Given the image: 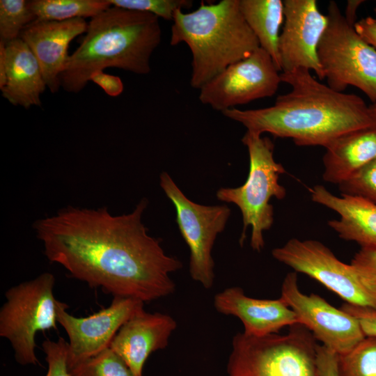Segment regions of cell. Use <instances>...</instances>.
Wrapping results in <instances>:
<instances>
[{
  "label": "cell",
  "mask_w": 376,
  "mask_h": 376,
  "mask_svg": "<svg viewBox=\"0 0 376 376\" xmlns=\"http://www.w3.org/2000/svg\"><path fill=\"white\" fill-rule=\"evenodd\" d=\"M6 84L2 96L15 106L40 107L47 85L36 56L20 38L6 45Z\"/></svg>",
  "instance_id": "d6986e66"
},
{
  "label": "cell",
  "mask_w": 376,
  "mask_h": 376,
  "mask_svg": "<svg viewBox=\"0 0 376 376\" xmlns=\"http://www.w3.org/2000/svg\"><path fill=\"white\" fill-rule=\"evenodd\" d=\"M6 84V44L0 41V89Z\"/></svg>",
  "instance_id": "836d02e7"
},
{
  "label": "cell",
  "mask_w": 376,
  "mask_h": 376,
  "mask_svg": "<svg viewBox=\"0 0 376 376\" xmlns=\"http://www.w3.org/2000/svg\"><path fill=\"white\" fill-rule=\"evenodd\" d=\"M340 194L357 196L376 203V158L338 185Z\"/></svg>",
  "instance_id": "4316f807"
},
{
  "label": "cell",
  "mask_w": 376,
  "mask_h": 376,
  "mask_svg": "<svg viewBox=\"0 0 376 376\" xmlns=\"http://www.w3.org/2000/svg\"><path fill=\"white\" fill-rule=\"evenodd\" d=\"M54 276L44 272L5 293L6 301L0 309V336L10 342L20 365L38 364L36 334L56 329L58 300L54 295Z\"/></svg>",
  "instance_id": "52a82bcc"
},
{
  "label": "cell",
  "mask_w": 376,
  "mask_h": 376,
  "mask_svg": "<svg viewBox=\"0 0 376 376\" xmlns=\"http://www.w3.org/2000/svg\"><path fill=\"white\" fill-rule=\"evenodd\" d=\"M161 39L159 17L111 6L88 23L85 36L60 76L61 87L78 93L94 72L107 68L147 75Z\"/></svg>",
  "instance_id": "3957f363"
},
{
  "label": "cell",
  "mask_w": 376,
  "mask_h": 376,
  "mask_svg": "<svg viewBox=\"0 0 376 376\" xmlns=\"http://www.w3.org/2000/svg\"><path fill=\"white\" fill-rule=\"evenodd\" d=\"M325 148L322 178L338 185L376 158V127L345 134Z\"/></svg>",
  "instance_id": "ffe728a7"
},
{
  "label": "cell",
  "mask_w": 376,
  "mask_h": 376,
  "mask_svg": "<svg viewBox=\"0 0 376 376\" xmlns=\"http://www.w3.org/2000/svg\"><path fill=\"white\" fill-rule=\"evenodd\" d=\"M327 16L318 57L327 85L338 92L357 87L376 103V49L347 22L336 1L329 3Z\"/></svg>",
  "instance_id": "ba28073f"
},
{
  "label": "cell",
  "mask_w": 376,
  "mask_h": 376,
  "mask_svg": "<svg viewBox=\"0 0 376 376\" xmlns=\"http://www.w3.org/2000/svg\"><path fill=\"white\" fill-rule=\"evenodd\" d=\"M143 198L132 212L113 215L105 207L68 206L36 221L33 228L49 262L113 297L149 302L174 292L171 274L182 267L161 240L148 234Z\"/></svg>",
  "instance_id": "6da1fadb"
},
{
  "label": "cell",
  "mask_w": 376,
  "mask_h": 376,
  "mask_svg": "<svg viewBox=\"0 0 376 376\" xmlns=\"http://www.w3.org/2000/svg\"><path fill=\"white\" fill-rule=\"evenodd\" d=\"M363 1H348L347 6L345 10V14L344 15L347 22L352 26H354L356 21V13L357 10L360 4H361Z\"/></svg>",
  "instance_id": "e575fe53"
},
{
  "label": "cell",
  "mask_w": 376,
  "mask_h": 376,
  "mask_svg": "<svg viewBox=\"0 0 376 376\" xmlns=\"http://www.w3.org/2000/svg\"><path fill=\"white\" fill-rule=\"evenodd\" d=\"M283 2L284 22L279 40L281 71L304 68L324 79L318 47L328 24L327 15L320 13L315 0Z\"/></svg>",
  "instance_id": "5bb4252c"
},
{
  "label": "cell",
  "mask_w": 376,
  "mask_h": 376,
  "mask_svg": "<svg viewBox=\"0 0 376 376\" xmlns=\"http://www.w3.org/2000/svg\"><path fill=\"white\" fill-rule=\"evenodd\" d=\"M171 29L170 44L184 42L191 53L190 84L200 89L231 64L260 47L240 8V0L201 3L190 13L178 10Z\"/></svg>",
  "instance_id": "277c9868"
},
{
  "label": "cell",
  "mask_w": 376,
  "mask_h": 376,
  "mask_svg": "<svg viewBox=\"0 0 376 376\" xmlns=\"http://www.w3.org/2000/svg\"><path fill=\"white\" fill-rule=\"evenodd\" d=\"M159 185L175 207L176 223L190 250V276L210 289L214 279L212 247L226 227L230 209L226 205H204L191 201L165 171L159 175Z\"/></svg>",
  "instance_id": "9c48e42d"
},
{
  "label": "cell",
  "mask_w": 376,
  "mask_h": 376,
  "mask_svg": "<svg viewBox=\"0 0 376 376\" xmlns=\"http://www.w3.org/2000/svg\"><path fill=\"white\" fill-rule=\"evenodd\" d=\"M290 92L279 95L268 107L221 112L247 131L289 138L299 146L326 148L338 137L358 130L376 127L373 109L354 94L338 92L299 68L281 73Z\"/></svg>",
  "instance_id": "7a4b0ae2"
},
{
  "label": "cell",
  "mask_w": 376,
  "mask_h": 376,
  "mask_svg": "<svg viewBox=\"0 0 376 376\" xmlns=\"http://www.w3.org/2000/svg\"><path fill=\"white\" fill-rule=\"evenodd\" d=\"M84 18L65 21L35 20L26 26L19 38L29 46L40 65L42 77L51 93L61 87L60 76L68 62V49L77 36L86 33Z\"/></svg>",
  "instance_id": "9a60e30c"
},
{
  "label": "cell",
  "mask_w": 376,
  "mask_h": 376,
  "mask_svg": "<svg viewBox=\"0 0 376 376\" xmlns=\"http://www.w3.org/2000/svg\"><path fill=\"white\" fill-rule=\"evenodd\" d=\"M285 334L261 337L237 333L226 366L227 376H319L318 344L301 324Z\"/></svg>",
  "instance_id": "8992f818"
},
{
  "label": "cell",
  "mask_w": 376,
  "mask_h": 376,
  "mask_svg": "<svg viewBox=\"0 0 376 376\" xmlns=\"http://www.w3.org/2000/svg\"><path fill=\"white\" fill-rule=\"evenodd\" d=\"M371 107H372V108L373 109L375 116V118H376V103H374V104H371Z\"/></svg>",
  "instance_id": "d590c367"
},
{
  "label": "cell",
  "mask_w": 376,
  "mask_h": 376,
  "mask_svg": "<svg viewBox=\"0 0 376 376\" xmlns=\"http://www.w3.org/2000/svg\"><path fill=\"white\" fill-rule=\"evenodd\" d=\"M309 191L313 202L339 214V219L327 224L340 238L361 246L376 244V203L357 196H336L320 185L310 188Z\"/></svg>",
  "instance_id": "ac0fdd59"
},
{
  "label": "cell",
  "mask_w": 376,
  "mask_h": 376,
  "mask_svg": "<svg viewBox=\"0 0 376 376\" xmlns=\"http://www.w3.org/2000/svg\"><path fill=\"white\" fill-rule=\"evenodd\" d=\"M214 306L217 312L233 315L244 326V333L256 337L278 333L282 328L299 324L294 311L280 297L261 299L248 297L240 287H230L216 294Z\"/></svg>",
  "instance_id": "e0dca14e"
},
{
  "label": "cell",
  "mask_w": 376,
  "mask_h": 376,
  "mask_svg": "<svg viewBox=\"0 0 376 376\" xmlns=\"http://www.w3.org/2000/svg\"><path fill=\"white\" fill-rule=\"evenodd\" d=\"M340 376H376V338L366 337L352 350L338 355Z\"/></svg>",
  "instance_id": "603a6c76"
},
{
  "label": "cell",
  "mask_w": 376,
  "mask_h": 376,
  "mask_svg": "<svg viewBox=\"0 0 376 376\" xmlns=\"http://www.w3.org/2000/svg\"><path fill=\"white\" fill-rule=\"evenodd\" d=\"M90 81H92L109 96L116 97L123 91V84L119 77L109 75L103 70L94 72L91 76Z\"/></svg>",
  "instance_id": "1f68e13d"
},
{
  "label": "cell",
  "mask_w": 376,
  "mask_h": 376,
  "mask_svg": "<svg viewBox=\"0 0 376 376\" xmlns=\"http://www.w3.org/2000/svg\"><path fill=\"white\" fill-rule=\"evenodd\" d=\"M375 13H376V5H375Z\"/></svg>",
  "instance_id": "8d00e7d4"
},
{
  "label": "cell",
  "mask_w": 376,
  "mask_h": 376,
  "mask_svg": "<svg viewBox=\"0 0 376 376\" xmlns=\"http://www.w3.org/2000/svg\"><path fill=\"white\" fill-rule=\"evenodd\" d=\"M176 327L177 322L171 315L143 309L120 327L109 347L136 376H143L147 359L152 352L168 345Z\"/></svg>",
  "instance_id": "2e32d148"
},
{
  "label": "cell",
  "mask_w": 376,
  "mask_h": 376,
  "mask_svg": "<svg viewBox=\"0 0 376 376\" xmlns=\"http://www.w3.org/2000/svg\"><path fill=\"white\" fill-rule=\"evenodd\" d=\"M280 297L294 311L299 324L338 355L347 353L366 338L358 320L351 314L335 308L318 295L303 293L295 272L284 278Z\"/></svg>",
  "instance_id": "7c38bea8"
},
{
  "label": "cell",
  "mask_w": 376,
  "mask_h": 376,
  "mask_svg": "<svg viewBox=\"0 0 376 376\" xmlns=\"http://www.w3.org/2000/svg\"><path fill=\"white\" fill-rule=\"evenodd\" d=\"M350 265L365 290L376 301V244L361 246Z\"/></svg>",
  "instance_id": "83f0119b"
},
{
  "label": "cell",
  "mask_w": 376,
  "mask_h": 376,
  "mask_svg": "<svg viewBox=\"0 0 376 376\" xmlns=\"http://www.w3.org/2000/svg\"><path fill=\"white\" fill-rule=\"evenodd\" d=\"M279 262L316 280L346 303L376 309V301L368 294L350 264L340 261L323 243L314 240H289L274 249Z\"/></svg>",
  "instance_id": "30bf717a"
},
{
  "label": "cell",
  "mask_w": 376,
  "mask_h": 376,
  "mask_svg": "<svg viewBox=\"0 0 376 376\" xmlns=\"http://www.w3.org/2000/svg\"><path fill=\"white\" fill-rule=\"evenodd\" d=\"M242 14L258 40L281 71L279 40L284 22L281 0H240Z\"/></svg>",
  "instance_id": "44dd1931"
},
{
  "label": "cell",
  "mask_w": 376,
  "mask_h": 376,
  "mask_svg": "<svg viewBox=\"0 0 376 376\" xmlns=\"http://www.w3.org/2000/svg\"><path fill=\"white\" fill-rule=\"evenodd\" d=\"M342 310L351 314L359 322L366 337L376 338V309L345 303Z\"/></svg>",
  "instance_id": "f546056e"
},
{
  "label": "cell",
  "mask_w": 376,
  "mask_h": 376,
  "mask_svg": "<svg viewBox=\"0 0 376 376\" xmlns=\"http://www.w3.org/2000/svg\"><path fill=\"white\" fill-rule=\"evenodd\" d=\"M42 347L48 366L45 376H71L68 366V343L61 337L56 341L47 338Z\"/></svg>",
  "instance_id": "f1b7e54d"
},
{
  "label": "cell",
  "mask_w": 376,
  "mask_h": 376,
  "mask_svg": "<svg viewBox=\"0 0 376 376\" xmlns=\"http://www.w3.org/2000/svg\"><path fill=\"white\" fill-rule=\"evenodd\" d=\"M113 6L127 10L145 12L157 17L173 21L178 10L190 8L193 2L190 0H109Z\"/></svg>",
  "instance_id": "484cf974"
},
{
  "label": "cell",
  "mask_w": 376,
  "mask_h": 376,
  "mask_svg": "<svg viewBox=\"0 0 376 376\" xmlns=\"http://www.w3.org/2000/svg\"><path fill=\"white\" fill-rule=\"evenodd\" d=\"M354 29L364 41L376 49V17L362 18L355 22Z\"/></svg>",
  "instance_id": "d6a6232c"
},
{
  "label": "cell",
  "mask_w": 376,
  "mask_h": 376,
  "mask_svg": "<svg viewBox=\"0 0 376 376\" xmlns=\"http://www.w3.org/2000/svg\"><path fill=\"white\" fill-rule=\"evenodd\" d=\"M71 376H136L110 347L69 369Z\"/></svg>",
  "instance_id": "cb8c5ba5"
},
{
  "label": "cell",
  "mask_w": 376,
  "mask_h": 376,
  "mask_svg": "<svg viewBox=\"0 0 376 376\" xmlns=\"http://www.w3.org/2000/svg\"><path fill=\"white\" fill-rule=\"evenodd\" d=\"M36 20L29 1H0V41L6 45L19 38L23 29Z\"/></svg>",
  "instance_id": "d4e9b609"
},
{
  "label": "cell",
  "mask_w": 376,
  "mask_h": 376,
  "mask_svg": "<svg viewBox=\"0 0 376 376\" xmlns=\"http://www.w3.org/2000/svg\"><path fill=\"white\" fill-rule=\"evenodd\" d=\"M271 56L259 47L234 63L199 90L201 103L223 112L255 100L274 95L281 81Z\"/></svg>",
  "instance_id": "8fae6325"
},
{
  "label": "cell",
  "mask_w": 376,
  "mask_h": 376,
  "mask_svg": "<svg viewBox=\"0 0 376 376\" xmlns=\"http://www.w3.org/2000/svg\"><path fill=\"white\" fill-rule=\"evenodd\" d=\"M143 304L134 298L113 297L109 307L91 315L77 318L67 312L66 304L58 301L57 322L69 338L68 369L109 347L120 327L144 309Z\"/></svg>",
  "instance_id": "4fadbf2b"
},
{
  "label": "cell",
  "mask_w": 376,
  "mask_h": 376,
  "mask_svg": "<svg viewBox=\"0 0 376 376\" xmlns=\"http://www.w3.org/2000/svg\"><path fill=\"white\" fill-rule=\"evenodd\" d=\"M261 135L246 130L242 139L249 157V171L245 182L237 187H221L216 193L219 201L239 207L243 222L240 244L244 243L246 229L251 226L250 244L258 252L265 245L263 232L274 223V208L269 201L273 197L282 200L286 195L285 187L279 184L280 175L285 170L274 157L273 142Z\"/></svg>",
  "instance_id": "5b68a950"
},
{
  "label": "cell",
  "mask_w": 376,
  "mask_h": 376,
  "mask_svg": "<svg viewBox=\"0 0 376 376\" xmlns=\"http://www.w3.org/2000/svg\"><path fill=\"white\" fill-rule=\"evenodd\" d=\"M316 366L319 376H340L338 354L324 345L317 346Z\"/></svg>",
  "instance_id": "4dcf8cb0"
},
{
  "label": "cell",
  "mask_w": 376,
  "mask_h": 376,
  "mask_svg": "<svg viewBox=\"0 0 376 376\" xmlns=\"http://www.w3.org/2000/svg\"><path fill=\"white\" fill-rule=\"evenodd\" d=\"M29 6L40 21L93 17L111 6L109 0H31Z\"/></svg>",
  "instance_id": "7402d4cb"
}]
</instances>
